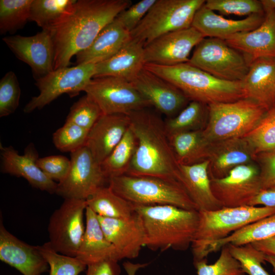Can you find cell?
I'll return each instance as SVG.
<instances>
[{
	"mask_svg": "<svg viewBox=\"0 0 275 275\" xmlns=\"http://www.w3.org/2000/svg\"><path fill=\"white\" fill-rule=\"evenodd\" d=\"M131 0H78L47 29L54 46V70L68 67L74 56L87 48L100 31Z\"/></svg>",
	"mask_w": 275,
	"mask_h": 275,
	"instance_id": "6da1fadb",
	"label": "cell"
},
{
	"mask_svg": "<svg viewBox=\"0 0 275 275\" xmlns=\"http://www.w3.org/2000/svg\"><path fill=\"white\" fill-rule=\"evenodd\" d=\"M149 108L128 115L137 145L126 174L155 177L179 182V164L171 147L164 121L157 112Z\"/></svg>",
	"mask_w": 275,
	"mask_h": 275,
	"instance_id": "7a4b0ae2",
	"label": "cell"
},
{
	"mask_svg": "<svg viewBox=\"0 0 275 275\" xmlns=\"http://www.w3.org/2000/svg\"><path fill=\"white\" fill-rule=\"evenodd\" d=\"M134 207L144 229V246L163 251H185L191 246L198 227V211L170 205Z\"/></svg>",
	"mask_w": 275,
	"mask_h": 275,
	"instance_id": "3957f363",
	"label": "cell"
},
{
	"mask_svg": "<svg viewBox=\"0 0 275 275\" xmlns=\"http://www.w3.org/2000/svg\"><path fill=\"white\" fill-rule=\"evenodd\" d=\"M144 68L172 84L190 101L209 105L244 98L241 81L217 78L188 63L173 66L146 64Z\"/></svg>",
	"mask_w": 275,
	"mask_h": 275,
	"instance_id": "277c9868",
	"label": "cell"
},
{
	"mask_svg": "<svg viewBox=\"0 0 275 275\" xmlns=\"http://www.w3.org/2000/svg\"><path fill=\"white\" fill-rule=\"evenodd\" d=\"M199 222L191 244L194 262L205 259L209 246L241 228L275 213V208L244 206L198 211Z\"/></svg>",
	"mask_w": 275,
	"mask_h": 275,
	"instance_id": "5b68a950",
	"label": "cell"
},
{
	"mask_svg": "<svg viewBox=\"0 0 275 275\" xmlns=\"http://www.w3.org/2000/svg\"><path fill=\"white\" fill-rule=\"evenodd\" d=\"M108 183L114 192L135 205H170L198 211L178 181L124 174L109 178Z\"/></svg>",
	"mask_w": 275,
	"mask_h": 275,
	"instance_id": "8992f818",
	"label": "cell"
},
{
	"mask_svg": "<svg viewBox=\"0 0 275 275\" xmlns=\"http://www.w3.org/2000/svg\"><path fill=\"white\" fill-rule=\"evenodd\" d=\"M208 117L203 133L210 143L243 137L252 131L266 112L246 98L208 105Z\"/></svg>",
	"mask_w": 275,
	"mask_h": 275,
	"instance_id": "52a82bcc",
	"label": "cell"
},
{
	"mask_svg": "<svg viewBox=\"0 0 275 275\" xmlns=\"http://www.w3.org/2000/svg\"><path fill=\"white\" fill-rule=\"evenodd\" d=\"M204 0H156L136 27L130 32L132 39L144 47L170 32L191 26L197 11Z\"/></svg>",
	"mask_w": 275,
	"mask_h": 275,
	"instance_id": "ba28073f",
	"label": "cell"
},
{
	"mask_svg": "<svg viewBox=\"0 0 275 275\" xmlns=\"http://www.w3.org/2000/svg\"><path fill=\"white\" fill-rule=\"evenodd\" d=\"M187 63L217 78L230 81H242L249 68L241 53L215 38L202 40Z\"/></svg>",
	"mask_w": 275,
	"mask_h": 275,
	"instance_id": "9c48e42d",
	"label": "cell"
},
{
	"mask_svg": "<svg viewBox=\"0 0 275 275\" xmlns=\"http://www.w3.org/2000/svg\"><path fill=\"white\" fill-rule=\"evenodd\" d=\"M96 64H84L56 69L36 80L39 94L33 97L23 112L30 113L40 109L63 94L73 97L84 91L93 78Z\"/></svg>",
	"mask_w": 275,
	"mask_h": 275,
	"instance_id": "30bf717a",
	"label": "cell"
},
{
	"mask_svg": "<svg viewBox=\"0 0 275 275\" xmlns=\"http://www.w3.org/2000/svg\"><path fill=\"white\" fill-rule=\"evenodd\" d=\"M86 200L68 198L51 215L48 241L57 252L76 257L85 233L84 214Z\"/></svg>",
	"mask_w": 275,
	"mask_h": 275,
	"instance_id": "8fae6325",
	"label": "cell"
},
{
	"mask_svg": "<svg viewBox=\"0 0 275 275\" xmlns=\"http://www.w3.org/2000/svg\"><path fill=\"white\" fill-rule=\"evenodd\" d=\"M84 92L97 103L102 114H124L151 107L133 85L122 78H93Z\"/></svg>",
	"mask_w": 275,
	"mask_h": 275,
	"instance_id": "7c38bea8",
	"label": "cell"
},
{
	"mask_svg": "<svg viewBox=\"0 0 275 275\" xmlns=\"http://www.w3.org/2000/svg\"><path fill=\"white\" fill-rule=\"evenodd\" d=\"M70 168L66 178L58 183L56 194L64 199L87 200L108 179L101 164L86 146L70 154Z\"/></svg>",
	"mask_w": 275,
	"mask_h": 275,
	"instance_id": "4fadbf2b",
	"label": "cell"
},
{
	"mask_svg": "<svg viewBox=\"0 0 275 275\" xmlns=\"http://www.w3.org/2000/svg\"><path fill=\"white\" fill-rule=\"evenodd\" d=\"M211 189L222 207L250 204L262 190L259 167L256 161L238 166L222 178L210 179Z\"/></svg>",
	"mask_w": 275,
	"mask_h": 275,
	"instance_id": "5bb4252c",
	"label": "cell"
},
{
	"mask_svg": "<svg viewBox=\"0 0 275 275\" xmlns=\"http://www.w3.org/2000/svg\"><path fill=\"white\" fill-rule=\"evenodd\" d=\"M204 38L192 26L165 34L144 47L145 64L173 66L187 63L193 48Z\"/></svg>",
	"mask_w": 275,
	"mask_h": 275,
	"instance_id": "9a60e30c",
	"label": "cell"
},
{
	"mask_svg": "<svg viewBox=\"0 0 275 275\" xmlns=\"http://www.w3.org/2000/svg\"><path fill=\"white\" fill-rule=\"evenodd\" d=\"M3 40L19 60L30 67L36 80L54 70V46L48 30L31 36H7Z\"/></svg>",
	"mask_w": 275,
	"mask_h": 275,
	"instance_id": "2e32d148",
	"label": "cell"
},
{
	"mask_svg": "<svg viewBox=\"0 0 275 275\" xmlns=\"http://www.w3.org/2000/svg\"><path fill=\"white\" fill-rule=\"evenodd\" d=\"M130 82L151 107L167 118L176 116L190 101L176 87L144 68Z\"/></svg>",
	"mask_w": 275,
	"mask_h": 275,
	"instance_id": "e0dca14e",
	"label": "cell"
},
{
	"mask_svg": "<svg viewBox=\"0 0 275 275\" xmlns=\"http://www.w3.org/2000/svg\"><path fill=\"white\" fill-rule=\"evenodd\" d=\"M1 170L2 173L22 177L33 187L49 194H56L58 183L49 178L38 167V153L33 143L20 155L12 146L1 144Z\"/></svg>",
	"mask_w": 275,
	"mask_h": 275,
	"instance_id": "ac0fdd59",
	"label": "cell"
},
{
	"mask_svg": "<svg viewBox=\"0 0 275 275\" xmlns=\"http://www.w3.org/2000/svg\"><path fill=\"white\" fill-rule=\"evenodd\" d=\"M0 260L23 275H41L49 265L40 245L29 244L9 232L0 223Z\"/></svg>",
	"mask_w": 275,
	"mask_h": 275,
	"instance_id": "d6986e66",
	"label": "cell"
},
{
	"mask_svg": "<svg viewBox=\"0 0 275 275\" xmlns=\"http://www.w3.org/2000/svg\"><path fill=\"white\" fill-rule=\"evenodd\" d=\"M97 216L106 238L115 246L121 260L138 257L144 246L145 234L136 213L128 219Z\"/></svg>",
	"mask_w": 275,
	"mask_h": 275,
	"instance_id": "ffe728a7",
	"label": "cell"
},
{
	"mask_svg": "<svg viewBox=\"0 0 275 275\" xmlns=\"http://www.w3.org/2000/svg\"><path fill=\"white\" fill-rule=\"evenodd\" d=\"M241 53L250 64L263 57H275V11L265 12V18L256 29L231 35L224 40Z\"/></svg>",
	"mask_w": 275,
	"mask_h": 275,
	"instance_id": "44dd1931",
	"label": "cell"
},
{
	"mask_svg": "<svg viewBox=\"0 0 275 275\" xmlns=\"http://www.w3.org/2000/svg\"><path fill=\"white\" fill-rule=\"evenodd\" d=\"M256 155L244 137L211 143L207 160L210 178H222L234 168L256 161Z\"/></svg>",
	"mask_w": 275,
	"mask_h": 275,
	"instance_id": "7402d4cb",
	"label": "cell"
},
{
	"mask_svg": "<svg viewBox=\"0 0 275 275\" xmlns=\"http://www.w3.org/2000/svg\"><path fill=\"white\" fill-rule=\"evenodd\" d=\"M130 126L124 114L103 115L90 129L86 146L100 164L108 156Z\"/></svg>",
	"mask_w": 275,
	"mask_h": 275,
	"instance_id": "603a6c76",
	"label": "cell"
},
{
	"mask_svg": "<svg viewBox=\"0 0 275 275\" xmlns=\"http://www.w3.org/2000/svg\"><path fill=\"white\" fill-rule=\"evenodd\" d=\"M244 98L252 100L268 111L275 105V57L253 61L241 81Z\"/></svg>",
	"mask_w": 275,
	"mask_h": 275,
	"instance_id": "cb8c5ba5",
	"label": "cell"
},
{
	"mask_svg": "<svg viewBox=\"0 0 275 275\" xmlns=\"http://www.w3.org/2000/svg\"><path fill=\"white\" fill-rule=\"evenodd\" d=\"M204 4L196 13L191 26L205 38H215L225 40L235 34L256 29L261 25L265 18L264 13L252 14L241 20L227 19L216 14Z\"/></svg>",
	"mask_w": 275,
	"mask_h": 275,
	"instance_id": "d4e9b609",
	"label": "cell"
},
{
	"mask_svg": "<svg viewBox=\"0 0 275 275\" xmlns=\"http://www.w3.org/2000/svg\"><path fill=\"white\" fill-rule=\"evenodd\" d=\"M208 166V160L190 165L179 164V182L198 211H212L222 208L211 189Z\"/></svg>",
	"mask_w": 275,
	"mask_h": 275,
	"instance_id": "484cf974",
	"label": "cell"
},
{
	"mask_svg": "<svg viewBox=\"0 0 275 275\" xmlns=\"http://www.w3.org/2000/svg\"><path fill=\"white\" fill-rule=\"evenodd\" d=\"M85 217V231L76 257L87 266L104 261L120 260L115 246L106 238L97 215L87 206Z\"/></svg>",
	"mask_w": 275,
	"mask_h": 275,
	"instance_id": "4316f807",
	"label": "cell"
},
{
	"mask_svg": "<svg viewBox=\"0 0 275 275\" xmlns=\"http://www.w3.org/2000/svg\"><path fill=\"white\" fill-rule=\"evenodd\" d=\"M132 39L116 17L99 33L92 43L76 55V64H96L117 53Z\"/></svg>",
	"mask_w": 275,
	"mask_h": 275,
	"instance_id": "83f0119b",
	"label": "cell"
},
{
	"mask_svg": "<svg viewBox=\"0 0 275 275\" xmlns=\"http://www.w3.org/2000/svg\"><path fill=\"white\" fill-rule=\"evenodd\" d=\"M145 64L144 46L132 39L115 55L96 64L93 78L112 76L130 82Z\"/></svg>",
	"mask_w": 275,
	"mask_h": 275,
	"instance_id": "f1b7e54d",
	"label": "cell"
},
{
	"mask_svg": "<svg viewBox=\"0 0 275 275\" xmlns=\"http://www.w3.org/2000/svg\"><path fill=\"white\" fill-rule=\"evenodd\" d=\"M203 130L168 135L179 164L190 165L207 160L211 143L205 138Z\"/></svg>",
	"mask_w": 275,
	"mask_h": 275,
	"instance_id": "f546056e",
	"label": "cell"
},
{
	"mask_svg": "<svg viewBox=\"0 0 275 275\" xmlns=\"http://www.w3.org/2000/svg\"><path fill=\"white\" fill-rule=\"evenodd\" d=\"M86 202L87 207L102 217L128 219L136 214L134 205L116 194L108 186L99 188Z\"/></svg>",
	"mask_w": 275,
	"mask_h": 275,
	"instance_id": "4dcf8cb0",
	"label": "cell"
},
{
	"mask_svg": "<svg viewBox=\"0 0 275 275\" xmlns=\"http://www.w3.org/2000/svg\"><path fill=\"white\" fill-rule=\"evenodd\" d=\"M275 236V213L252 223L226 238L213 242L208 253L215 252L228 244L243 245L264 240Z\"/></svg>",
	"mask_w": 275,
	"mask_h": 275,
	"instance_id": "1f68e13d",
	"label": "cell"
},
{
	"mask_svg": "<svg viewBox=\"0 0 275 275\" xmlns=\"http://www.w3.org/2000/svg\"><path fill=\"white\" fill-rule=\"evenodd\" d=\"M136 145V137L129 126L120 142L101 164L108 179L127 173Z\"/></svg>",
	"mask_w": 275,
	"mask_h": 275,
	"instance_id": "d6a6232c",
	"label": "cell"
},
{
	"mask_svg": "<svg viewBox=\"0 0 275 275\" xmlns=\"http://www.w3.org/2000/svg\"><path fill=\"white\" fill-rule=\"evenodd\" d=\"M208 105L190 101L176 116L164 120L168 135L175 133L203 130L207 122Z\"/></svg>",
	"mask_w": 275,
	"mask_h": 275,
	"instance_id": "836d02e7",
	"label": "cell"
},
{
	"mask_svg": "<svg viewBox=\"0 0 275 275\" xmlns=\"http://www.w3.org/2000/svg\"><path fill=\"white\" fill-rule=\"evenodd\" d=\"M33 0L0 1V33H13L29 20Z\"/></svg>",
	"mask_w": 275,
	"mask_h": 275,
	"instance_id": "e575fe53",
	"label": "cell"
},
{
	"mask_svg": "<svg viewBox=\"0 0 275 275\" xmlns=\"http://www.w3.org/2000/svg\"><path fill=\"white\" fill-rule=\"evenodd\" d=\"M243 137L256 155L275 151V105L267 111L255 127Z\"/></svg>",
	"mask_w": 275,
	"mask_h": 275,
	"instance_id": "d590c367",
	"label": "cell"
},
{
	"mask_svg": "<svg viewBox=\"0 0 275 275\" xmlns=\"http://www.w3.org/2000/svg\"><path fill=\"white\" fill-rule=\"evenodd\" d=\"M75 0H33L29 21L35 22L42 30L57 20Z\"/></svg>",
	"mask_w": 275,
	"mask_h": 275,
	"instance_id": "8d00e7d4",
	"label": "cell"
},
{
	"mask_svg": "<svg viewBox=\"0 0 275 275\" xmlns=\"http://www.w3.org/2000/svg\"><path fill=\"white\" fill-rule=\"evenodd\" d=\"M41 253L49 267V275H78L87 266L76 257L60 254L48 242L40 245Z\"/></svg>",
	"mask_w": 275,
	"mask_h": 275,
	"instance_id": "74e56055",
	"label": "cell"
},
{
	"mask_svg": "<svg viewBox=\"0 0 275 275\" xmlns=\"http://www.w3.org/2000/svg\"><path fill=\"white\" fill-rule=\"evenodd\" d=\"M197 275H244L240 263L232 255L228 245L222 248L220 256L213 264L206 259L194 262Z\"/></svg>",
	"mask_w": 275,
	"mask_h": 275,
	"instance_id": "f35d334b",
	"label": "cell"
},
{
	"mask_svg": "<svg viewBox=\"0 0 275 275\" xmlns=\"http://www.w3.org/2000/svg\"><path fill=\"white\" fill-rule=\"evenodd\" d=\"M89 130L76 124L65 122L53 134L54 146L61 152L72 153L86 146Z\"/></svg>",
	"mask_w": 275,
	"mask_h": 275,
	"instance_id": "ab89813d",
	"label": "cell"
},
{
	"mask_svg": "<svg viewBox=\"0 0 275 275\" xmlns=\"http://www.w3.org/2000/svg\"><path fill=\"white\" fill-rule=\"evenodd\" d=\"M232 255L240 263L245 273L249 275H270L262 266L265 262V254L251 243L243 245L228 244Z\"/></svg>",
	"mask_w": 275,
	"mask_h": 275,
	"instance_id": "60d3db41",
	"label": "cell"
},
{
	"mask_svg": "<svg viewBox=\"0 0 275 275\" xmlns=\"http://www.w3.org/2000/svg\"><path fill=\"white\" fill-rule=\"evenodd\" d=\"M102 115L97 103L86 94L71 107L66 121L90 130Z\"/></svg>",
	"mask_w": 275,
	"mask_h": 275,
	"instance_id": "b9f144b4",
	"label": "cell"
},
{
	"mask_svg": "<svg viewBox=\"0 0 275 275\" xmlns=\"http://www.w3.org/2000/svg\"><path fill=\"white\" fill-rule=\"evenodd\" d=\"M204 5L207 8L223 15L249 16L264 13L260 1L257 0H208Z\"/></svg>",
	"mask_w": 275,
	"mask_h": 275,
	"instance_id": "7bdbcfd3",
	"label": "cell"
},
{
	"mask_svg": "<svg viewBox=\"0 0 275 275\" xmlns=\"http://www.w3.org/2000/svg\"><path fill=\"white\" fill-rule=\"evenodd\" d=\"M21 90L14 72L6 73L0 81V117H7L17 108Z\"/></svg>",
	"mask_w": 275,
	"mask_h": 275,
	"instance_id": "ee69618b",
	"label": "cell"
},
{
	"mask_svg": "<svg viewBox=\"0 0 275 275\" xmlns=\"http://www.w3.org/2000/svg\"><path fill=\"white\" fill-rule=\"evenodd\" d=\"M37 163L49 178L58 183L66 178L71 164L70 159L63 155H50L39 158Z\"/></svg>",
	"mask_w": 275,
	"mask_h": 275,
	"instance_id": "f6af8a7d",
	"label": "cell"
},
{
	"mask_svg": "<svg viewBox=\"0 0 275 275\" xmlns=\"http://www.w3.org/2000/svg\"><path fill=\"white\" fill-rule=\"evenodd\" d=\"M156 1H141L120 12L116 18L130 33L145 16Z\"/></svg>",
	"mask_w": 275,
	"mask_h": 275,
	"instance_id": "bcb514c9",
	"label": "cell"
},
{
	"mask_svg": "<svg viewBox=\"0 0 275 275\" xmlns=\"http://www.w3.org/2000/svg\"><path fill=\"white\" fill-rule=\"evenodd\" d=\"M262 189L275 190V151L256 155Z\"/></svg>",
	"mask_w": 275,
	"mask_h": 275,
	"instance_id": "7dc6e473",
	"label": "cell"
},
{
	"mask_svg": "<svg viewBox=\"0 0 275 275\" xmlns=\"http://www.w3.org/2000/svg\"><path fill=\"white\" fill-rule=\"evenodd\" d=\"M120 272L117 261L107 260L88 265L86 275H119Z\"/></svg>",
	"mask_w": 275,
	"mask_h": 275,
	"instance_id": "c3c4849f",
	"label": "cell"
},
{
	"mask_svg": "<svg viewBox=\"0 0 275 275\" xmlns=\"http://www.w3.org/2000/svg\"><path fill=\"white\" fill-rule=\"evenodd\" d=\"M258 205L275 208V190L262 189L250 204L253 206Z\"/></svg>",
	"mask_w": 275,
	"mask_h": 275,
	"instance_id": "681fc988",
	"label": "cell"
},
{
	"mask_svg": "<svg viewBox=\"0 0 275 275\" xmlns=\"http://www.w3.org/2000/svg\"><path fill=\"white\" fill-rule=\"evenodd\" d=\"M251 244L265 254L275 256V236Z\"/></svg>",
	"mask_w": 275,
	"mask_h": 275,
	"instance_id": "f907efd6",
	"label": "cell"
},
{
	"mask_svg": "<svg viewBox=\"0 0 275 275\" xmlns=\"http://www.w3.org/2000/svg\"><path fill=\"white\" fill-rule=\"evenodd\" d=\"M146 264H132L127 262L124 263L123 266L128 275H135L136 271L141 267H144Z\"/></svg>",
	"mask_w": 275,
	"mask_h": 275,
	"instance_id": "816d5d0a",
	"label": "cell"
},
{
	"mask_svg": "<svg viewBox=\"0 0 275 275\" xmlns=\"http://www.w3.org/2000/svg\"><path fill=\"white\" fill-rule=\"evenodd\" d=\"M264 12L269 11H275V0H261L260 1Z\"/></svg>",
	"mask_w": 275,
	"mask_h": 275,
	"instance_id": "f5cc1de1",
	"label": "cell"
},
{
	"mask_svg": "<svg viewBox=\"0 0 275 275\" xmlns=\"http://www.w3.org/2000/svg\"><path fill=\"white\" fill-rule=\"evenodd\" d=\"M265 260L272 266L273 270L275 272V256L265 254Z\"/></svg>",
	"mask_w": 275,
	"mask_h": 275,
	"instance_id": "db71d44e",
	"label": "cell"
}]
</instances>
